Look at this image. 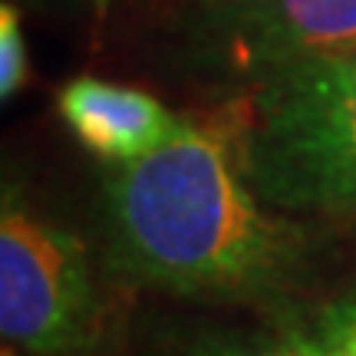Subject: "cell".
Returning <instances> with one entry per match:
<instances>
[{
    "instance_id": "obj_7",
    "label": "cell",
    "mask_w": 356,
    "mask_h": 356,
    "mask_svg": "<svg viewBox=\"0 0 356 356\" xmlns=\"http://www.w3.org/2000/svg\"><path fill=\"white\" fill-rule=\"evenodd\" d=\"M26 79V47L20 30V13L13 3L0 7V96L10 99Z\"/></svg>"
},
{
    "instance_id": "obj_3",
    "label": "cell",
    "mask_w": 356,
    "mask_h": 356,
    "mask_svg": "<svg viewBox=\"0 0 356 356\" xmlns=\"http://www.w3.org/2000/svg\"><path fill=\"white\" fill-rule=\"evenodd\" d=\"M0 333L7 356H92L102 340L86 244L13 188L0 211Z\"/></svg>"
},
{
    "instance_id": "obj_9",
    "label": "cell",
    "mask_w": 356,
    "mask_h": 356,
    "mask_svg": "<svg viewBox=\"0 0 356 356\" xmlns=\"http://www.w3.org/2000/svg\"><path fill=\"white\" fill-rule=\"evenodd\" d=\"M215 3H228V0H215Z\"/></svg>"
},
{
    "instance_id": "obj_4",
    "label": "cell",
    "mask_w": 356,
    "mask_h": 356,
    "mask_svg": "<svg viewBox=\"0 0 356 356\" xmlns=\"http://www.w3.org/2000/svg\"><path fill=\"white\" fill-rule=\"evenodd\" d=\"M215 26L225 63L248 76L356 53V0H228Z\"/></svg>"
},
{
    "instance_id": "obj_5",
    "label": "cell",
    "mask_w": 356,
    "mask_h": 356,
    "mask_svg": "<svg viewBox=\"0 0 356 356\" xmlns=\"http://www.w3.org/2000/svg\"><path fill=\"white\" fill-rule=\"evenodd\" d=\"M60 115L89 152L115 165L149 155L178 126V115L155 96L92 76L73 79L60 92Z\"/></svg>"
},
{
    "instance_id": "obj_6",
    "label": "cell",
    "mask_w": 356,
    "mask_h": 356,
    "mask_svg": "<svg viewBox=\"0 0 356 356\" xmlns=\"http://www.w3.org/2000/svg\"><path fill=\"white\" fill-rule=\"evenodd\" d=\"M185 356H327L307 330L251 333V337H204L188 346Z\"/></svg>"
},
{
    "instance_id": "obj_2",
    "label": "cell",
    "mask_w": 356,
    "mask_h": 356,
    "mask_svg": "<svg viewBox=\"0 0 356 356\" xmlns=\"http://www.w3.org/2000/svg\"><path fill=\"white\" fill-rule=\"evenodd\" d=\"M228 122L267 208L356 225V53L257 73Z\"/></svg>"
},
{
    "instance_id": "obj_8",
    "label": "cell",
    "mask_w": 356,
    "mask_h": 356,
    "mask_svg": "<svg viewBox=\"0 0 356 356\" xmlns=\"http://www.w3.org/2000/svg\"><path fill=\"white\" fill-rule=\"evenodd\" d=\"M310 333L327 356H356V297L330 307Z\"/></svg>"
},
{
    "instance_id": "obj_1",
    "label": "cell",
    "mask_w": 356,
    "mask_h": 356,
    "mask_svg": "<svg viewBox=\"0 0 356 356\" xmlns=\"http://www.w3.org/2000/svg\"><path fill=\"white\" fill-rule=\"evenodd\" d=\"M106 231L115 274L202 300L277 304L304 264L300 231L244 175L228 115L178 119L159 149L115 168Z\"/></svg>"
}]
</instances>
